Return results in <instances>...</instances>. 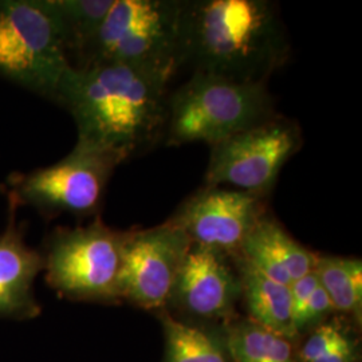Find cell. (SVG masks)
Returning <instances> with one entry per match:
<instances>
[{"label":"cell","instance_id":"obj_1","mask_svg":"<svg viewBox=\"0 0 362 362\" xmlns=\"http://www.w3.org/2000/svg\"><path fill=\"white\" fill-rule=\"evenodd\" d=\"M170 79L121 64L73 67L57 104L73 116L76 146L119 165L165 133Z\"/></svg>","mask_w":362,"mask_h":362},{"label":"cell","instance_id":"obj_2","mask_svg":"<svg viewBox=\"0 0 362 362\" xmlns=\"http://www.w3.org/2000/svg\"><path fill=\"white\" fill-rule=\"evenodd\" d=\"M184 65L242 82H264L285 65L290 43L269 0H187L182 7Z\"/></svg>","mask_w":362,"mask_h":362},{"label":"cell","instance_id":"obj_3","mask_svg":"<svg viewBox=\"0 0 362 362\" xmlns=\"http://www.w3.org/2000/svg\"><path fill=\"white\" fill-rule=\"evenodd\" d=\"M276 116L275 101L264 82L194 73L169 94L165 144L214 146Z\"/></svg>","mask_w":362,"mask_h":362},{"label":"cell","instance_id":"obj_4","mask_svg":"<svg viewBox=\"0 0 362 362\" xmlns=\"http://www.w3.org/2000/svg\"><path fill=\"white\" fill-rule=\"evenodd\" d=\"M184 0H115L79 66L121 64L172 79L184 66Z\"/></svg>","mask_w":362,"mask_h":362},{"label":"cell","instance_id":"obj_5","mask_svg":"<svg viewBox=\"0 0 362 362\" xmlns=\"http://www.w3.org/2000/svg\"><path fill=\"white\" fill-rule=\"evenodd\" d=\"M73 67L49 0H0V77L57 103Z\"/></svg>","mask_w":362,"mask_h":362},{"label":"cell","instance_id":"obj_6","mask_svg":"<svg viewBox=\"0 0 362 362\" xmlns=\"http://www.w3.org/2000/svg\"><path fill=\"white\" fill-rule=\"evenodd\" d=\"M122 243L124 233L100 218L85 227L57 228L42 254L47 284L71 299H119Z\"/></svg>","mask_w":362,"mask_h":362},{"label":"cell","instance_id":"obj_7","mask_svg":"<svg viewBox=\"0 0 362 362\" xmlns=\"http://www.w3.org/2000/svg\"><path fill=\"white\" fill-rule=\"evenodd\" d=\"M116 167L106 156L74 146L52 165L10 176L8 202L15 207H33L46 218L95 215Z\"/></svg>","mask_w":362,"mask_h":362},{"label":"cell","instance_id":"obj_8","mask_svg":"<svg viewBox=\"0 0 362 362\" xmlns=\"http://www.w3.org/2000/svg\"><path fill=\"white\" fill-rule=\"evenodd\" d=\"M303 144L296 122L276 116L211 146L206 185L269 196L286 163Z\"/></svg>","mask_w":362,"mask_h":362},{"label":"cell","instance_id":"obj_9","mask_svg":"<svg viewBox=\"0 0 362 362\" xmlns=\"http://www.w3.org/2000/svg\"><path fill=\"white\" fill-rule=\"evenodd\" d=\"M191 246L188 235L170 220L124 233L119 298L143 309L168 305Z\"/></svg>","mask_w":362,"mask_h":362},{"label":"cell","instance_id":"obj_10","mask_svg":"<svg viewBox=\"0 0 362 362\" xmlns=\"http://www.w3.org/2000/svg\"><path fill=\"white\" fill-rule=\"evenodd\" d=\"M267 197L206 185L189 196L169 220L188 235L192 245L235 255L247 235L267 215Z\"/></svg>","mask_w":362,"mask_h":362},{"label":"cell","instance_id":"obj_11","mask_svg":"<svg viewBox=\"0 0 362 362\" xmlns=\"http://www.w3.org/2000/svg\"><path fill=\"white\" fill-rule=\"evenodd\" d=\"M242 296L240 276L233 272L227 254L192 245L169 302L203 318H219L233 311Z\"/></svg>","mask_w":362,"mask_h":362},{"label":"cell","instance_id":"obj_12","mask_svg":"<svg viewBox=\"0 0 362 362\" xmlns=\"http://www.w3.org/2000/svg\"><path fill=\"white\" fill-rule=\"evenodd\" d=\"M16 208L10 203V219L0 233V320H31L40 313L34 282L43 272V257L27 246L25 230L15 220Z\"/></svg>","mask_w":362,"mask_h":362},{"label":"cell","instance_id":"obj_13","mask_svg":"<svg viewBox=\"0 0 362 362\" xmlns=\"http://www.w3.org/2000/svg\"><path fill=\"white\" fill-rule=\"evenodd\" d=\"M235 255L272 281L290 286L314 270L317 254L299 245L267 214L247 235Z\"/></svg>","mask_w":362,"mask_h":362},{"label":"cell","instance_id":"obj_14","mask_svg":"<svg viewBox=\"0 0 362 362\" xmlns=\"http://www.w3.org/2000/svg\"><path fill=\"white\" fill-rule=\"evenodd\" d=\"M235 260L239 266L242 296L246 299L252 322L288 339L296 336L288 286L272 281L238 255Z\"/></svg>","mask_w":362,"mask_h":362},{"label":"cell","instance_id":"obj_15","mask_svg":"<svg viewBox=\"0 0 362 362\" xmlns=\"http://www.w3.org/2000/svg\"><path fill=\"white\" fill-rule=\"evenodd\" d=\"M113 3L115 0H49L67 52L77 55L79 65L90 50Z\"/></svg>","mask_w":362,"mask_h":362},{"label":"cell","instance_id":"obj_16","mask_svg":"<svg viewBox=\"0 0 362 362\" xmlns=\"http://www.w3.org/2000/svg\"><path fill=\"white\" fill-rule=\"evenodd\" d=\"M314 272L336 310L361 318L362 263L360 259L315 255Z\"/></svg>","mask_w":362,"mask_h":362},{"label":"cell","instance_id":"obj_17","mask_svg":"<svg viewBox=\"0 0 362 362\" xmlns=\"http://www.w3.org/2000/svg\"><path fill=\"white\" fill-rule=\"evenodd\" d=\"M228 350L235 362H297L288 338L252 321L233 327Z\"/></svg>","mask_w":362,"mask_h":362},{"label":"cell","instance_id":"obj_18","mask_svg":"<svg viewBox=\"0 0 362 362\" xmlns=\"http://www.w3.org/2000/svg\"><path fill=\"white\" fill-rule=\"evenodd\" d=\"M165 334L164 362H228L227 353L215 337L184 324L169 314L163 315Z\"/></svg>","mask_w":362,"mask_h":362},{"label":"cell","instance_id":"obj_19","mask_svg":"<svg viewBox=\"0 0 362 362\" xmlns=\"http://www.w3.org/2000/svg\"><path fill=\"white\" fill-rule=\"evenodd\" d=\"M344 336V333L337 327L336 325H324L317 329L306 341L300 350V360L303 362L317 361L321 356H324L336 342Z\"/></svg>","mask_w":362,"mask_h":362},{"label":"cell","instance_id":"obj_20","mask_svg":"<svg viewBox=\"0 0 362 362\" xmlns=\"http://www.w3.org/2000/svg\"><path fill=\"white\" fill-rule=\"evenodd\" d=\"M333 311H336V309H334L330 298L327 296V293L325 291L324 287L321 285L317 286V288L311 294L305 310L296 325L297 333L299 330H302L310 325L317 324L318 321H321L322 318Z\"/></svg>","mask_w":362,"mask_h":362},{"label":"cell","instance_id":"obj_21","mask_svg":"<svg viewBox=\"0 0 362 362\" xmlns=\"http://www.w3.org/2000/svg\"><path fill=\"white\" fill-rule=\"evenodd\" d=\"M320 285L318 278L315 275L314 270L306 274L305 276L299 278L294 281L291 285L288 286L290 288V296H291V306H293V321H294V327L297 325L298 320L300 318L302 313L305 310L311 294ZM297 330V329H296Z\"/></svg>","mask_w":362,"mask_h":362},{"label":"cell","instance_id":"obj_22","mask_svg":"<svg viewBox=\"0 0 362 362\" xmlns=\"http://www.w3.org/2000/svg\"><path fill=\"white\" fill-rule=\"evenodd\" d=\"M356 358V348L353 341L348 337L342 338L336 342L330 349L314 362H353Z\"/></svg>","mask_w":362,"mask_h":362}]
</instances>
